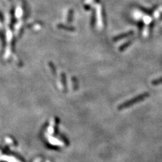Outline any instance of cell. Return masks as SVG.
Here are the masks:
<instances>
[{
  "label": "cell",
  "instance_id": "obj_6",
  "mask_svg": "<svg viewBox=\"0 0 162 162\" xmlns=\"http://www.w3.org/2000/svg\"><path fill=\"white\" fill-rule=\"evenodd\" d=\"M72 15H73V11H72V10H70L68 14V22H71L72 20Z\"/></svg>",
  "mask_w": 162,
  "mask_h": 162
},
{
  "label": "cell",
  "instance_id": "obj_5",
  "mask_svg": "<svg viewBox=\"0 0 162 162\" xmlns=\"http://www.w3.org/2000/svg\"><path fill=\"white\" fill-rule=\"evenodd\" d=\"M130 43H131V41H128V43H126V44H124V45H122L120 47V51H122V50L125 49V48H126V47H127L128 46H129V45H130Z\"/></svg>",
  "mask_w": 162,
  "mask_h": 162
},
{
  "label": "cell",
  "instance_id": "obj_8",
  "mask_svg": "<svg viewBox=\"0 0 162 162\" xmlns=\"http://www.w3.org/2000/svg\"><path fill=\"white\" fill-rule=\"evenodd\" d=\"M72 80H73V83H74V89H77V80L76 79H75V78H72Z\"/></svg>",
  "mask_w": 162,
  "mask_h": 162
},
{
  "label": "cell",
  "instance_id": "obj_1",
  "mask_svg": "<svg viewBox=\"0 0 162 162\" xmlns=\"http://www.w3.org/2000/svg\"><path fill=\"white\" fill-rule=\"evenodd\" d=\"M147 96H148L147 93H143L142 95H139L138 97H136L134 99L129 100V101L125 102V103H123V104L120 105L118 107V109L119 110H122V109L126 108L128 107H129V106H131L134 104H135V103H136L137 102L142 101V100H143L144 99L146 98Z\"/></svg>",
  "mask_w": 162,
  "mask_h": 162
},
{
  "label": "cell",
  "instance_id": "obj_7",
  "mask_svg": "<svg viewBox=\"0 0 162 162\" xmlns=\"http://www.w3.org/2000/svg\"><path fill=\"white\" fill-rule=\"evenodd\" d=\"M161 83H162V78L153 80L152 83L153 85H159V84H161Z\"/></svg>",
  "mask_w": 162,
  "mask_h": 162
},
{
  "label": "cell",
  "instance_id": "obj_2",
  "mask_svg": "<svg viewBox=\"0 0 162 162\" xmlns=\"http://www.w3.org/2000/svg\"><path fill=\"white\" fill-rule=\"evenodd\" d=\"M97 16H98V17H97V19H98L99 20V25L100 26H102V23L103 22H102V12H101V7L99 5L98 7H97Z\"/></svg>",
  "mask_w": 162,
  "mask_h": 162
},
{
  "label": "cell",
  "instance_id": "obj_3",
  "mask_svg": "<svg viewBox=\"0 0 162 162\" xmlns=\"http://www.w3.org/2000/svg\"><path fill=\"white\" fill-rule=\"evenodd\" d=\"M132 34V31L128 32V33H123V34L120 35L118 36H117L116 37H115V39H114V41H118V40L122 39H124L125 37H128V36H130Z\"/></svg>",
  "mask_w": 162,
  "mask_h": 162
},
{
  "label": "cell",
  "instance_id": "obj_4",
  "mask_svg": "<svg viewBox=\"0 0 162 162\" xmlns=\"http://www.w3.org/2000/svg\"><path fill=\"white\" fill-rule=\"evenodd\" d=\"M59 26H60L61 29H65V30H70V31H73V30H74V28H72V26L69 27V26H64V25H60Z\"/></svg>",
  "mask_w": 162,
  "mask_h": 162
}]
</instances>
